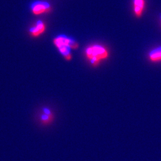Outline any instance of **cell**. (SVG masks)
<instances>
[{
  "label": "cell",
  "mask_w": 161,
  "mask_h": 161,
  "mask_svg": "<svg viewBox=\"0 0 161 161\" xmlns=\"http://www.w3.org/2000/svg\"><path fill=\"white\" fill-rule=\"evenodd\" d=\"M35 119L38 125L40 127H50L54 122L56 115L51 108L45 106L41 108L38 111Z\"/></svg>",
  "instance_id": "cell-2"
},
{
  "label": "cell",
  "mask_w": 161,
  "mask_h": 161,
  "mask_svg": "<svg viewBox=\"0 0 161 161\" xmlns=\"http://www.w3.org/2000/svg\"><path fill=\"white\" fill-rule=\"evenodd\" d=\"M148 59L152 63L161 62V46L150 51L148 53Z\"/></svg>",
  "instance_id": "cell-7"
},
{
  "label": "cell",
  "mask_w": 161,
  "mask_h": 161,
  "mask_svg": "<svg viewBox=\"0 0 161 161\" xmlns=\"http://www.w3.org/2000/svg\"><path fill=\"white\" fill-rule=\"evenodd\" d=\"M53 44L56 48L58 46H65L72 50H76L79 47L78 42L74 39L63 35L54 38Z\"/></svg>",
  "instance_id": "cell-3"
},
{
  "label": "cell",
  "mask_w": 161,
  "mask_h": 161,
  "mask_svg": "<svg viewBox=\"0 0 161 161\" xmlns=\"http://www.w3.org/2000/svg\"><path fill=\"white\" fill-rule=\"evenodd\" d=\"M46 31V25L44 22L38 20L29 29V34L33 37H38Z\"/></svg>",
  "instance_id": "cell-6"
},
{
  "label": "cell",
  "mask_w": 161,
  "mask_h": 161,
  "mask_svg": "<svg viewBox=\"0 0 161 161\" xmlns=\"http://www.w3.org/2000/svg\"><path fill=\"white\" fill-rule=\"evenodd\" d=\"M85 55L90 64L96 67L109 58V52L106 47L100 44H93L86 47Z\"/></svg>",
  "instance_id": "cell-1"
},
{
  "label": "cell",
  "mask_w": 161,
  "mask_h": 161,
  "mask_svg": "<svg viewBox=\"0 0 161 161\" xmlns=\"http://www.w3.org/2000/svg\"><path fill=\"white\" fill-rule=\"evenodd\" d=\"M146 6V0H132L133 12L136 17L140 18L143 16Z\"/></svg>",
  "instance_id": "cell-5"
},
{
  "label": "cell",
  "mask_w": 161,
  "mask_h": 161,
  "mask_svg": "<svg viewBox=\"0 0 161 161\" xmlns=\"http://www.w3.org/2000/svg\"><path fill=\"white\" fill-rule=\"evenodd\" d=\"M31 12L33 14L38 16L44 13H49L52 11V7L48 2L37 1L31 5Z\"/></svg>",
  "instance_id": "cell-4"
},
{
  "label": "cell",
  "mask_w": 161,
  "mask_h": 161,
  "mask_svg": "<svg viewBox=\"0 0 161 161\" xmlns=\"http://www.w3.org/2000/svg\"><path fill=\"white\" fill-rule=\"evenodd\" d=\"M160 19H161V16H160Z\"/></svg>",
  "instance_id": "cell-8"
}]
</instances>
